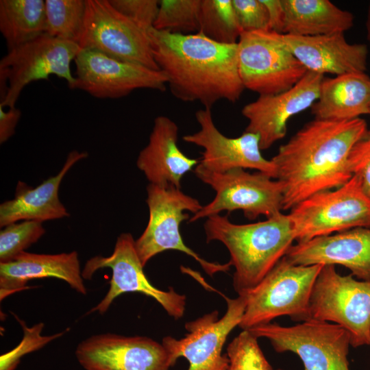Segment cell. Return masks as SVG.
Here are the masks:
<instances>
[{"label":"cell","mask_w":370,"mask_h":370,"mask_svg":"<svg viewBox=\"0 0 370 370\" xmlns=\"http://www.w3.org/2000/svg\"><path fill=\"white\" fill-rule=\"evenodd\" d=\"M368 131L357 118L336 121L314 119L306 123L271 159L283 188L282 210L321 191L334 189L352 177L347 157Z\"/></svg>","instance_id":"1"},{"label":"cell","mask_w":370,"mask_h":370,"mask_svg":"<svg viewBox=\"0 0 370 370\" xmlns=\"http://www.w3.org/2000/svg\"><path fill=\"white\" fill-rule=\"evenodd\" d=\"M154 60L171 94L212 108L220 100L236 102L245 87L238 69V44H223L196 33L149 30Z\"/></svg>","instance_id":"2"},{"label":"cell","mask_w":370,"mask_h":370,"mask_svg":"<svg viewBox=\"0 0 370 370\" xmlns=\"http://www.w3.org/2000/svg\"><path fill=\"white\" fill-rule=\"evenodd\" d=\"M206 242L217 241L227 249L234 266L233 287L245 295L286 256L295 239L291 219L282 212L265 221L236 224L215 214L204 225Z\"/></svg>","instance_id":"3"},{"label":"cell","mask_w":370,"mask_h":370,"mask_svg":"<svg viewBox=\"0 0 370 370\" xmlns=\"http://www.w3.org/2000/svg\"><path fill=\"white\" fill-rule=\"evenodd\" d=\"M323 266L295 264L284 256L245 295V309L238 326L249 330L284 315L295 321L309 319L312 288Z\"/></svg>","instance_id":"4"},{"label":"cell","mask_w":370,"mask_h":370,"mask_svg":"<svg viewBox=\"0 0 370 370\" xmlns=\"http://www.w3.org/2000/svg\"><path fill=\"white\" fill-rule=\"evenodd\" d=\"M147 193L149 221L141 236L135 241L136 249L144 267L157 254L176 250L192 257L210 276L230 270L232 267L230 262L221 264L208 261L183 241L180 225L190 219L186 212L194 214L201 209L203 206L198 199L180 188L153 184L147 186Z\"/></svg>","instance_id":"5"},{"label":"cell","mask_w":370,"mask_h":370,"mask_svg":"<svg viewBox=\"0 0 370 370\" xmlns=\"http://www.w3.org/2000/svg\"><path fill=\"white\" fill-rule=\"evenodd\" d=\"M290 210L297 243L355 227L370 228V197L356 175L341 186L315 193Z\"/></svg>","instance_id":"6"},{"label":"cell","mask_w":370,"mask_h":370,"mask_svg":"<svg viewBox=\"0 0 370 370\" xmlns=\"http://www.w3.org/2000/svg\"><path fill=\"white\" fill-rule=\"evenodd\" d=\"M80 49L76 42L45 34L8 51L0 61V105L16 107L26 86L51 75L64 79L71 88L75 82L71 64Z\"/></svg>","instance_id":"7"},{"label":"cell","mask_w":370,"mask_h":370,"mask_svg":"<svg viewBox=\"0 0 370 370\" xmlns=\"http://www.w3.org/2000/svg\"><path fill=\"white\" fill-rule=\"evenodd\" d=\"M309 319L339 325L353 347L370 346V281L341 275L335 265H323L312 288Z\"/></svg>","instance_id":"8"},{"label":"cell","mask_w":370,"mask_h":370,"mask_svg":"<svg viewBox=\"0 0 370 370\" xmlns=\"http://www.w3.org/2000/svg\"><path fill=\"white\" fill-rule=\"evenodd\" d=\"M195 173L214 190L215 196L190 217L189 223L220 214L223 211L241 210L247 219L254 220L260 215L270 218L282 210V186L266 173H251L243 169L215 173L199 165L195 168Z\"/></svg>","instance_id":"9"},{"label":"cell","mask_w":370,"mask_h":370,"mask_svg":"<svg viewBox=\"0 0 370 370\" xmlns=\"http://www.w3.org/2000/svg\"><path fill=\"white\" fill-rule=\"evenodd\" d=\"M248 330L268 339L277 352L297 354L304 370H349L350 337L338 324L308 319L293 326L269 323Z\"/></svg>","instance_id":"10"},{"label":"cell","mask_w":370,"mask_h":370,"mask_svg":"<svg viewBox=\"0 0 370 370\" xmlns=\"http://www.w3.org/2000/svg\"><path fill=\"white\" fill-rule=\"evenodd\" d=\"M237 44L243 84L259 95L286 91L308 71L275 32H243Z\"/></svg>","instance_id":"11"},{"label":"cell","mask_w":370,"mask_h":370,"mask_svg":"<svg viewBox=\"0 0 370 370\" xmlns=\"http://www.w3.org/2000/svg\"><path fill=\"white\" fill-rule=\"evenodd\" d=\"M103 268L112 270L110 288L90 313L97 312L103 314L116 297L125 293L136 292L154 299L172 318L179 319L183 317L186 296L172 288L168 291L158 289L149 282L130 233H122L118 236L110 256H95L88 260L82 271V277L84 280H91L97 271Z\"/></svg>","instance_id":"12"},{"label":"cell","mask_w":370,"mask_h":370,"mask_svg":"<svg viewBox=\"0 0 370 370\" xmlns=\"http://www.w3.org/2000/svg\"><path fill=\"white\" fill-rule=\"evenodd\" d=\"M78 45L112 58L160 71L149 32L119 12L108 0H86L84 27Z\"/></svg>","instance_id":"13"},{"label":"cell","mask_w":370,"mask_h":370,"mask_svg":"<svg viewBox=\"0 0 370 370\" xmlns=\"http://www.w3.org/2000/svg\"><path fill=\"white\" fill-rule=\"evenodd\" d=\"M225 299L227 310L221 318L217 310L210 312L186 322L187 334L184 338H163L162 344L172 367L179 358L183 357L189 363L188 370H227L229 359L226 354H222L223 347L230 333L242 320L246 297L238 295Z\"/></svg>","instance_id":"14"},{"label":"cell","mask_w":370,"mask_h":370,"mask_svg":"<svg viewBox=\"0 0 370 370\" xmlns=\"http://www.w3.org/2000/svg\"><path fill=\"white\" fill-rule=\"evenodd\" d=\"M74 61L75 82L71 89L82 90L96 98L119 99L138 89L166 88V78L160 71L96 50L80 49Z\"/></svg>","instance_id":"15"},{"label":"cell","mask_w":370,"mask_h":370,"mask_svg":"<svg viewBox=\"0 0 370 370\" xmlns=\"http://www.w3.org/2000/svg\"><path fill=\"white\" fill-rule=\"evenodd\" d=\"M195 118L199 130L182 139L203 148L199 166L215 173L234 169H255L276 180L275 166L262 155L258 135L244 131L240 136L227 137L216 127L210 108L197 110Z\"/></svg>","instance_id":"16"},{"label":"cell","mask_w":370,"mask_h":370,"mask_svg":"<svg viewBox=\"0 0 370 370\" xmlns=\"http://www.w3.org/2000/svg\"><path fill=\"white\" fill-rule=\"evenodd\" d=\"M75 354L86 370H169L172 367L162 344L141 336L92 335L79 343Z\"/></svg>","instance_id":"17"},{"label":"cell","mask_w":370,"mask_h":370,"mask_svg":"<svg viewBox=\"0 0 370 370\" xmlns=\"http://www.w3.org/2000/svg\"><path fill=\"white\" fill-rule=\"evenodd\" d=\"M324 75L308 71L289 90L258 98L243 106L248 120L245 132L259 136L261 150L267 149L286 134L287 123L294 115L311 108L317 100Z\"/></svg>","instance_id":"18"},{"label":"cell","mask_w":370,"mask_h":370,"mask_svg":"<svg viewBox=\"0 0 370 370\" xmlns=\"http://www.w3.org/2000/svg\"><path fill=\"white\" fill-rule=\"evenodd\" d=\"M298 265H342L370 281V228L355 227L293 245L286 254Z\"/></svg>","instance_id":"19"},{"label":"cell","mask_w":370,"mask_h":370,"mask_svg":"<svg viewBox=\"0 0 370 370\" xmlns=\"http://www.w3.org/2000/svg\"><path fill=\"white\" fill-rule=\"evenodd\" d=\"M279 37L309 71L337 76L365 73L367 69V46L349 43L344 34L315 36L279 34Z\"/></svg>","instance_id":"20"},{"label":"cell","mask_w":370,"mask_h":370,"mask_svg":"<svg viewBox=\"0 0 370 370\" xmlns=\"http://www.w3.org/2000/svg\"><path fill=\"white\" fill-rule=\"evenodd\" d=\"M178 131L169 117L155 118L148 144L136 160L149 184L180 188L184 175L198 165L199 160L189 158L178 147Z\"/></svg>","instance_id":"21"},{"label":"cell","mask_w":370,"mask_h":370,"mask_svg":"<svg viewBox=\"0 0 370 370\" xmlns=\"http://www.w3.org/2000/svg\"><path fill=\"white\" fill-rule=\"evenodd\" d=\"M47 278L64 280L77 293H87L77 251L58 254L23 251L9 262H0V299L29 288L26 285L30 280Z\"/></svg>","instance_id":"22"},{"label":"cell","mask_w":370,"mask_h":370,"mask_svg":"<svg viewBox=\"0 0 370 370\" xmlns=\"http://www.w3.org/2000/svg\"><path fill=\"white\" fill-rule=\"evenodd\" d=\"M88 157L86 151H71L59 173L36 188L18 182L14 198L0 205V227L20 221H45L69 217L59 199V188L64 177L78 161Z\"/></svg>","instance_id":"23"},{"label":"cell","mask_w":370,"mask_h":370,"mask_svg":"<svg viewBox=\"0 0 370 370\" xmlns=\"http://www.w3.org/2000/svg\"><path fill=\"white\" fill-rule=\"evenodd\" d=\"M369 107L370 77L351 73L323 78L311 113L317 119L351 120L369 114Z\"/></svg>","instance_id":"24"},{"label":"cell","mask_w":370,"mask_h":370,"mask_svg":"<svg viewBox=\"0 0 370 370\" xmlns=\"http://www.w3.org/2000/svg\"><path fill=\"white\" fill-rule=\"evenodd\" d=\"M284 34L315 36L344 34L354 25V16L330 0H281Z\"/></svg>","instance_id":"25"},{"label":"cell","mask_w":370,"mask_h":370,"mask_svg":"<svg viewBox=\"0 0 370 370\" xmlns=\"http://www.w3.org/2000/svg\"><path fill=\"white\" fill-rule=\"evenodd\" d=\"M0 32L8 51L46 34L43 0H1Z\"/></svg>","instance_id":"26"},{"label":"cell","mask_w":370,"mask_h":370,"mask_svg":"<svg viewBox=\"0 0 370 370\" xmlns=\"http://www.w3.org/2000/svg\"><path fill=\"white\" fill-rule=\"evenodd\" d=\"M197 33L219 43H237L242 31L232 0H201Z\"/></svg>","instance_id":"27"},{"label":"cell","mask_w":370,"mask_h":370,"mask_svg":"<svg viewBox=\"0 0 370 370\" xmlns=\"http://www.w3.org/2000/svg\"><path fill=\"white\" fill-rule=\"evenodd\" d=\"M46 34L78 44L86 16V0H45Z\"/></svg>","instance_id":"28"},{"label":"cell","mask_w":370,"mask_h":370,"mask_svg":"<svg viewBox=\"0 0 370 370\" xmlns=\"http://www.w3.org/2000/svg\"><path fill=\"white\" fill-rule=\"evenodd\" d=\"M201 0H160L153 28L174 34L199 31Z\"/></svg>","instance_id":"29"},{"label":"cell","mask_w":370,"mask_h":370,"mask_svg":"<svg viewBox=\"0 0 370 370\" xmlns=\"http://www.w3.org/2000/svg\"><path fill=\"white\" fill-rule=\"evenodd\" d=\"M45 233L42 223L36 221H23L3 227L0 232V262L12 260Z\"/></svg>","instance_id":"30"},{"label":"cell","mask_w":370,"mask_h":370,"mask_svg":"<svg viewBox=\"0 0 370 370\" xmlns=\"http://www.w3.org/2000/svg\"><path fill=\"white\" fill-rule=\"evenodd\" d=\"M258 338L249 330H243L228 344L227 370H273L260 349Z\"/></svg>","instance_id":"31"},{"label":"cell","mask_w":370,"mask_h":370,"mask_svg":"<svg viewBox=\"0 0 370 370\" xmlns=\"http://www.w3.org/2000/svg\"><path fill=\"white\" fill-rule=\"evenodd\" d=\"M14 316L22 327L23 336L17 346L1 355L0 370H15L23 356L39 350L53 340L62 336L68 330L53 335L43 336L42 335L43 323H38L29 328L23 321Z\"/></svg>","instance_id":"32"},{"label":"cell","mask_w":370,"mask_h":370,"mask_svg":"<svg viewBox=\"0 0 370 370\" xmlns=\"http://www.w3.org/2000/svg\"><path fill=\"white\" fill-rule=\"evenodd\" d=\"M243 32L270 31L269 13L262 0H232Z\"/></svg>","instance_id":"33"},{"label":"cell","mask_w":370,"mask_h":370,"mask_svg":"<svg viewBox=\"0 0 370 370\" xmlns=\"http://www.w3.org/2000/svg\"><path fill=\"white\" fill-rule=\"evenodd\" d=\"M111 5L142 29L149 32L157 16L158 0H108Z\"/></svg>","instance_id":"34"},{"label":"cell","mask_w":370,"mask_h":370,"mask_svg":"<svg viewBox=\"0 0 370 370\" xmlns=\"http://www.w3.org/2000/svg\"><path fill=\"white\" fill-rule=\"evenodd\" d=\"M347 164L352 175L359 177L365 193L370 197V130L351 149Z\"/></svg>","instance_id":"35"},{"label":"cell","mask_w":370,"mask_h":370,"mask_svg":"<svg viewBox=\"0 0 370 370\" xmlns=\"http://www.w3.org/2000/svg\"><path fill=\"white\" fill-rule=\"evenodd\" d=\"M21 112L16 108L5 110L0 105V143L6 142L15 133L16 126L21 118Z\"/></svg>","instance_id":"36"},{"label":"cell","mask_w":370,"mask_h":370,"mask_svg":"<svg viewBox=\"0 0 370 370\" xmlns=\"http://www.w3.org/2000/svg\"><path fill=\"white\" fill-rule=\"evenodd\" d=\"M262 1L268 10L270 31L282 34L284 15L281 0H262Z\"/></svg>","instance_id":"37"},{"label":"cell","mask_w":370,"mask_h":370,"mask_svg":"<svg viewBox=\"0 0 370 370\" xmlns=\"http://www.w3.org/2000/svg\"><path fill=\"white\" fill-rule=\"evenodd\" d=\"M366 32H367V38L370 44V1L368 6L367 19H366Z\"/></svg>","instance_id":"38"},{"label":"cell","mask_w":370,"mask_h":370,"mask_svg":"<svg viewBox=\"0 0 370 370\" xmlns=\"http://www.w3.org/2000/svg\"><path fill=\"white\" fill-rule=\"evenodd\" d=\"M277 370H284V369H277Z\"/></svg>","instance_id":"39"},{"label":"cell","mask_w":370,"mask_h":370,"mask_svg":"<svg viewBox=\"0 0 370 370\" xmlns=\"http://www.w3.org/2000/svg\"><path fill=\"white\" fill-rule=\"evenodd\" d=\"M369 114H370V107H369Z\"/></svg>","instance_id":"40"}]
</instances>
